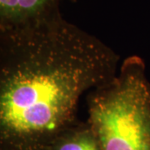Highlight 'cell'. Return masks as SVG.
<instances>
[{"label": "cell", "instance_id": "6da1fadb", "mask_svg": "<svg viewBox=\"0 0 150 150\" xmlns=\"http://www.w3.org/2000/svg\"><path fill=\"white\" fill-rule=\"evenodd\" d=\"M119 57L63 16L0 31V150H50L78 106L117 75Z\"/></svg>", "mask_w": 150, "mask_h": 150}, {"label": "cell", "instance_id": "7a4b0ae2", "mask_svg": "<svg viewBox=\"0 0 150 150\" xmlns=\"http://www.w3.org/2000/svg\"><path fill=\"white\" fill-rule=\"evenodd\" d=\"M88 112L102 150H150V82L144 60L125 59L112 80L91 92Z\"/></svg>", "mask_w": 150, "mask_h": 150}, {"label": "cell", "instance_id": "3957f363", "mask_svg": "<svg viewBox=\"0 0 150 150\" xmlns=\"http://www.w3.org/2000/svg\"><path fill=\"white\" fill-rule=\"evenodd\" d=\"M63 0H0V31L32 27L62 16Z\"/></svg>", "mask_w": 150, "mask_h": 150}, {"label": "cell", "instance_id": "277c9868", "mask_svg": "<svg viewBox=\"0 0 150 150\" xmlns=\"http://www.w3.org/2000/svg\"><path fill=\"white\" fill-rule=\"evenodd\" d=\"M50 150H102L88 123L76 124L55 140Z\"/></svg>", "mask_w": 150, "mask_h": 150}]
</instances>
